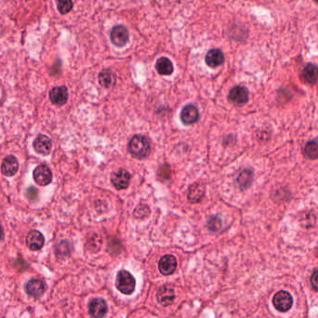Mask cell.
Masks as SVG:
<instances>
[{"instance_id": "obj_1", "label": "cell", "mask_w": 318, "mask_h": 318, "mask_svg": "<svg viewBox=\"0 0 318 318\" xmlns=\"http://www.w3.org/2000/svg\"><path fill=\"white\" fill-rule=\"evenodd\" d=\"M128 152L137 159H144L150 155L151 145L149 140L142 135H136L128 143Z\"/></svg>"}, {"instance_id": "obj_2", "label": "cell", "mask_w": 318, "mask_h": 318, "mask_svg": "<svg viewBox=\"0 0 318 318\" xmlns=\"http://www.w3.org/2000/svg\"><path fill=\"white\" fill-rule=\"evenodd\" d=\"M116 286L120 292L125 295H130L136 286L135 278L130 273L125 270H121L117 273Z\"/></svg>"}, {"instance_id": "obj_3", "label": "cell", "mask_w": 318, "mask_h": 318, "mask_svg": "<svg viewBox=\"0 0 318 318\" xmlns=\"http://www.w3.org/2000/svg\"><path fill=\"white\" fill-rule=\"evenodd\" d=\"M273 303L277 311L287 312L292 306V297L289 293L281 290V291H278L275 295V297L273 299Z\"/></svg>"}, {"instance_id": "obj_4", "label": "cell", "mask_w": 318, "mask_h": 318, "mask_svg": "<svg viewBox=\"0 0 318 318\" xmlns=\"http://www.w3.org/2000/svg\"><path fill=\"white\" fill-rule=\"evenodd\" d=\"M33 177L34 182L41 186H46L52 181V173L49 167L45 165H40L35 167L33 170Z\"/></svg>"}, {"instance_id": "obj_5", "label": "cell", "mask_w": 318, "mask_h": 318, "mask_svg": "<svg viewBox=\"0 0 318 318\" xmlns=\"http://www.w3.org/2000/svg\"><path fill=\"white\" fill-rule=\"evenodd\" d=\"M110 38L112 43L117 47H123L128 40V32L124 26L117 25L113 28Z\"/></svg>"}, {"instance_id": "obj_6", "label": "cell", "mask_w": 318, "mask_h": 318, "mask_svg": "<svg viewBox=\"0 0 318 318\" xmlns=\"http://www.w3.org/2000/svg\"><path fill=\"white\" fill-rule=\"evenodd\" d=\"M89 310L92 318H103L107 314V304L104 300L95 298L90 302Z\"/></svg>"}, {"instance_id": "obj_7", "label": "cell", "mask_w": 318, "mask_h": 318, "mask_svg": "<svg viewBox=\"0 0 318 318\" xmlns=\"http://www.w3.org/2000/svg\"><path fill=\"white\" fill-rule=\"evenodd\" d=\"M229 100L235 105H243L249 100V92L245 87H234L230 92Z\"/></svg>"}, {"instance_id": "obj_8", "label": "cell", "mask_w": 318, "mask_h": 318, "mask_svg": "<svg viewBox=\"0 0 318 318\" xmlns=\"http://www.w3.org/2000/svg\"><path fill=\"white\" fill-rule=\"evenodd\" d=\"M111 181H112L113 185L117 189L122 190V189H126L128 187L130 176L125 169H119L117 172L113 173V175L111 177Z\"/></svg>"}, {"instance_id": "obj_9", "label": "cell", "mask_w": 318, "mask_h": 318, "mask_svg": "<svg viewBox=\"0 0 318 318\" xmlns=\"http://www.w3.org/2000/svg\"><path fill=\"white\" fill-rule=\"evenodd\" d=\"M176 267H177V259L172 255H166L159 260V271L164 276H169L173 274Z\"/></svg>"}, {"instance_id": "obj_10", "label": "cell", "mask_w": 318, "mask_h": 318, "mask_svg": "<svg viewBox=\"0 0 318 318\" xmlns=\"http://www.w3.org/2000/svg\"><path fill=\"white\" fill-rule=\"evenodd\" d=\"M50 98L51 102L55 105L62 106L66 103L68 100V91L66 87L61 86L53 88L50 92Z\"/></svg>"}, {"instance_id": "obj_11", "label": "cell", "mask_w": 318, "mask_h": 318, "mask_svg": "<svg viewBox=\"0 0 318 318\" xmlns=\"http://www.w3.org/2000/svg\"><path fill=\"white\" fill-rule=\"evenodd\" d=\"M44 243H45V239H44V236H43V234L40 232H38L36 230H33V231H31L29 234H27L26 245L31 251H39V250H41L43 246H44Z\"/></svg>"}, {"instance_id": "obj_12", "label": "cell", "mask_w": 318, "mask_h": 318, "mask_svg": "<svg viewBox=\"0 0 318 318\" xmlns=\"http://www.w3.org/2000/svg\"><path fill=\"white\" fill-rule=\"evenodd\" d=\"M199 118L198 109L192 104L186 105L181 114V119L185 125L194 124Z\"/></svg>"}, {"instance_id": "obj_13", "label": "cell", "mask_w": 318, "mask_h": 318, "mask_svg": "<svg viewBox=\"0 0 318 318\" xmlns=\"http://www.w3.org/2000/svg\"><path fill=\"white\" fill-rule=\"evenodd\" d=\"M52 143L49 137L45 135H38L33 141V149L40 155L48 156L51 151Z\"/></svg>"}, {"instance_id": "obj_14", "label": "cell", "mask_w": 318, "mask_h": 318, "mask_svg": "<svg viewBox=\"0 0 318 318\" xmlns=\"http://www.w3.org/2000/svg\"><path fill=\"white\" fill-rule=\"evenodd\" d=\"M19 169V163L13 156H8L3 160L1 165V172L5 176L15 175Z\"/></svg>"}, {"instance_id": "obj_15", "label": "cell", "mask_w": 318, "mask_h": 318, "mask_svg": "<svg viewBox=\"0 0 318 318\" xmlns=\"http://www.w3.org/2000/svg\"><path fill=\"white\" fill-rule=\"evenodd\" d=\"M25 290L29 296L40 297L45 291V284L39 279H31L25 285Z\"/></svg>"}, {"instance_id": "obj_16", "label": "cell", "mask_w": 318, "mask_h": 318, "mask_svg": "<svg viewBox=\"0 0 318 318\" xmlns=\"http://www.w3.org/2000/svg\"><path fill=\"white\" fill-rule=\"evenodd\" d=\"M157 298L159 303L163 306H167L172 303L175 299V293L173 288L168 286H162L157 293Z\"/></svg>"}, {"instance_id": "obj_17", "label": "cell", "mask_w": 318, "mask_h": 318, "mask_svg": "<svg viewBox=\"0 0 318 318\" xmlns=\"http://www.w3.org/2000/svg\"><path fill=\"white\" fill-rule=\"evenodd\" d=\"M224 55L222 50L214 49L210 50L206 55V64L211 68H216L223 64Z\"/></svg>"}, {"instance_id": "obj_18", "label": "cell", "mask_w": 318, "mask_h": 318, "mask_svg": "<svg viewBox=\"0 0 318 318\" xmlns=\"http://www.w3.org/2000/svg\"><path fill=\"white\" fill-rule=\"evenodd\" d=\"M156 68H157V71L159 72V74L162 75H171L172 72H173V64L166 57H162V58L158 60L157 64H156Z\"/></svg>"}, {"instance_id": "obj_19", "label": "cell", "mask_w": 318, "mask_h": 318, "mask_svg": "<svg viewBox=\"0 0 318 318\" xmlns=\"http://www.w3.org/2000/svg\"><path fill=\"white\" fill-rule=\"evenodd\" d=\"M302 76L306 82L317 83L318 81V68L314 64H307L303 68Z\"/></svg>"}, {"instance_id": "obj_20", "label": "cell", "mask_w": 318, "mask_h": 318, "mask_svg": "<svg viewBox=\"0 0 318 318\" xmlns=\"http://www.w3.org/2000/svg\"><path fill=\"white\" fill-rule=\"evenodd\" d=\"M116 75L111 70H103L99 75V82L104 88H111L116 84Z\"/></svg>"}, {"instance_id": "obj_21", "label": "cell", "mask_w": 318, "mask_h": 318, "mask_svg": "<svg viewBox=\"0 0 318 318\" xmlns=\"http://www.w3.org/2000/svg\"><path fill=\"white\" fill-rule=\"evenodd\" d=\"M204 192H205V189L201 184H192V186L190 187V189H189L188 200L192 202V203L198 202L204 196Z\"/></svg>"}, {"instance_id": "obj_22", "label": "cell", "mask_w": 318, "mask_h": 318, "mask_svg": "<svg viewBox=\"0 0 318 318\" xmlns=\"http://www.w3.org/2000/svg\"><path fill=\"white\" fill-rule=\"evenodd\" d=\"M252 182V171L251 169H245L237 178V184L241 189H246L251 185Z\"/></svg>"}, {"instance_id": "obj_23", "label": "cell", "mask_w": 318, "mask_h": 318, "mask_svg": "<svg viewBox=\"0 0 318 318\" xmlns=\"http://www.w3.org/2000/svg\"><path fill=\"white\" fill-rule=\"evenodd\" d=\"M304 154L310 159H316L318 158V142L316 141L307 142L304 147Z\"/></svg>"}, {"instance_id": "obj_24", "label": "cell", "mask_w": 318, "mask_h": 318, "mask_svg": "<svg viewBox=\"0 0 318 318\" xmlns=\"http://www.w3.org/2000/svg\"><path fill=\"white\" fill-rule=\"evenodd\" d=\"M59 11L62 14H67L73 8V1L72 0H56Z\"/></svg>"}, {"instance_id": "obj_25", "label": "cell", "mask_w": 318, "mask_h": 318, "mask_svg": "<svg viewBox=\"0 0 318 318\" xmlns=\"http://www.w3.org/2000/svg\"><path fill=\"white\" fill-rule=\"evenodd\" d=\"M149 214H150V209H148V207L145 205H140L134 209V217L138 219L147 217Z\"/></svg>"}, {"instance_id": "obj_26", "label": "cell", "mask_w": 318, "mask_h": 318, "mask_svg": "<svg viewBox=\"0 0 318 318\" xmlns=\"http://www.w3.org/2000/svg\"><path fill=\"white\" fill-rule=\"evenodd\" d=\"M209 227L212 231H218L221 228V221L218 218H210L209 222Z\"/></svg>"}, {"instance_id": "obj_27", "label": "cell", "mask_w": 318, "mask_h": 318, "mask_svg": "<svg viewBox=\"0 0 318 318\" xmlns=\"http://www.w3.org/2000/svg\"><path fill=\"white\" fill-rule=\"evenodd\" d=\"M311 284H312V286L316 289V290H318V270L316 271L313 275H312V277H311Z\"/></svg>"}, {"instance_id": "obj_28", "label": "cell", "mask_w": 318, "mask_h": 318, "mask_svg": "<svg viewBox=\"0 0 318 318\" xmlns=\"http://www.w3.org/2000/svg\"><path fill=\"white\" fill-rule=\"evenodd\" d=\"M3 237H4V229H3L2 225L0 224V241H2Z\"/></svg>"}, {"instance_id": "obj_29", "label": "cell", "mask_w": 318, "mask_h": 318, "mask_svg": "<svg viewBox=\"0 0 318 318\" xmlns=\"http://www.w3.org/2000/svg\"><path fill=\"white\" fill-rule=\"evenodd\" d=\"M316 1H317V2H318V0H316Z\"/></svg>"}]
</instances>
